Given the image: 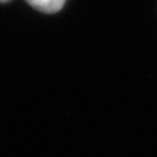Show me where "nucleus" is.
Segmentation results:
<instances>
[{"instance_id": "1", "label": "nucleus", "mask_w": 157, "mask_h": 157, "mask_svg": "<svg viewBox=\"0 0 157 157\" xmlns=\"http://www.w3.org/2000/svg\"><path fill=\"white\" fill-rule=\"evenodd\" d=\"M29 5H32L37 11L43 13H56L62 10L67 0H27Z\"/></svg>"}, {"instance_id": "2", "label": "nucleus", "mask_w": 157, "mask_h": 157, "mask_svg": "<svg viewBox=\"0 0 157 157\" xmlns=\"http://www.w3.org/2000/svg\"><path fill=\"white\" fill-rule=\"evenodd\" d=\"M6 1H10V0H0V2H6Z\"/></svg>"}]
</instances>
